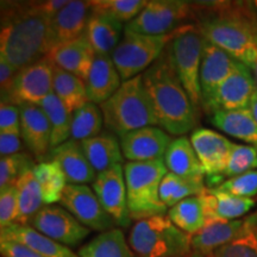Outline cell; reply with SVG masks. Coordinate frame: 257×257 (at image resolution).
I'll list each match as a JSON object with an SVG mask.
<instances>
[{"mask_svg": "<svg viewBox=\"0 0 257 257\" xmlns=\"http://www.w3.org/2000/svg\"><path fill=\"white\" fill-rule=\"evenodd\" d=\"M32 172L40 184L44 204L54 205L60 202L68 182L59 163L55 161L41 162L34 167Z\"/></svg>", "mask_w": 257, "mask_h": 257, "instance_id": "obj_35", "label": "cell"}, {"mask_svg": "<svg viewBox=\"0 0 257 257\" xmlns=\"http://www.w3.org/2000/svg\"><path fill=\"white\" fill-rule=\"evenodd\" d=\"M168 218L189 236L198 233L207 224V214L201 194L178 202L168 210Z\"/></svg>", "mask_w": 257, "mask_h": 257, "instance_id": "obj_31", "label": "cell"}, {"mask_svg": "<svg viewBox=\"0 0 257 257\" xmlns=\"http://www.w3.org/2000/svg\"><path fill=\"white\" fill-rule=\"evenodd\" d=\"M100 110L105 127L117 137L138 128L159 125L142 74L121 83L119 89L100 105Z\"/></svg>", "mask_w": 257, "mask_h": 257, "instance_id": "obj_4", "label": "cell"}, {"mask_svg": "<svg viewBox=\"0 0 257 257\" xmlns=\"http://www.w3.org/2000/svg\"><path fill=\"white\" fill-rule=\"evenodd\" d=\"M78 255L79 257H135L124 232L115 227L95 236L79 250Z\"/></svg>", "mask_w": 257, "mask_h": 257, "instance_id": "obj_33", "label": "cell"}, {"mask_svg": "<svg viewBox=\"0 0 257 257\" xmlns=\"http://www.w3.org/2000/svg\"><path fill=\"white\" fill-rule=\"evenodd\" d=\"M148 4L147 0H92V12L105 15L120 23H130Z\"/></svg>", "mask_w": 257, "mask_h": 257, "instance_id": "obj_39", "label": "cell"}, {"mask_svg": "<svg viewBox=\"0 0 257 257\" xmlns=\"http://www.w3.org/2000/svg\"><path fill=\"white\" fill-rule=\"evenodd\" d=\"M53 63V62H51ZM53 91L70 113L89 101L86 82L53 63Z\"/></svg>", "mask_w": 257, "mask_h": 257, "instance_id": "obj_30", "label": "cell"}, {"mask_svg": "<svg viewBox=\"0 0 257 257\" xmlns=\"http://www.w3.org/2000/svg\"><path fill=\"white\" fill-rule=\"evenodd\" d=\"M123 23L105 15L91 12L85 36L95 54L112 55L123 37Z\"/></svg>", "mask_w": 257, "mask_h": 257, "instance_id": "obj_26", "label": "cell"}, {"mask_svg": "<svg viewBox=\"0 0 257 257\" xmlns=\"http://www.w3.org/2000/svg\"><path fill=\"white\" fill-rule=\"evenodd\" d=\"M60 202L62 207L89 230L104 232L114 229V220L104 210L94 191L87 185L68 184Z\"/></svg>", "mask_w": 257, "mask_h": 257, "instance_id": "obj_12", "label": "cell"}, {"mask_svg": "<svg viewBox=\"0 0 257 257\" xmlns=\"http://www.w3.org/2000/svg\"><path fill=\"white\" fill-rule=\"evenodd\" d=\"M47 159L59 163L68 184H93L98 174L83 153L81 143L78 141L68 140L61 146L54 148Z\"/></svg>", "mask_w": 257, "mask_h": 257, "instance_id": "obj_20", "label": "cell"}, {"mask_svg": "<svg viewBox=\"0 0 257 257\" xmlns=\"http://www.w3.org/2000/svg\"><path fill=\"white\" fill-rule=\"evenodd\" d=\"M249 219H250V221H251V224L253 225V226H255V229L257 231V212L255 214H252V216H250Z\"/></svg>", "mask_w": 257, "mask_h": 257, "instance_id": "obj_51", "label": "cell"}, {"mask_svg": "<svg viewBox=\"0 0 257 257\" xmlns=\"http://www.w3.org/2000/svg\"><path fill=\"white\" fill-rule=\"evenodd\" d=\"M18 72L19 70L12 66L8 60L0 56V88H2V101H4L9 96Z\"/></svg>", "mask_w": 257, "mask_h": 257, "instance_id": "obj_45", "label": "cell"}, {"mask_svg": "<svg viewBox=\"0 0 257 257\" xmlns=\"http://www.w3.org/2000/svg\"><path fill=\"white\" fill-rule=\"evenodd\" d=\"M206 208L207 223L210 221H230L245 216L255 207L252 198H239L225 192L206 188L201 194Z\"/></svg>", "mask_w": 257, "mask_h": 257, "instance_id": "obj_25", "label": "cell"}, {"mask_svg": "<svg viewBox=\"0 0 257 257\" xmlns=\"http://www.w3.org/2000/svg\"><path fill=\"white\" fill-rule=\"evenodd\" d=\"M189 257H204V256L199 255V253H197V252H192V255L189 256Z\"/></svg>", "mask_w": 257, "mask_h": 257, "instance_id": "obj_52", "label": "cell"}, {"mask_svg": "<svg viewBox=\"0 0 257 257\" xmlns=\"http://www.w3.org/2000/svg\"><path fill=\"white\" fill-rule=\"evenodd\" d=\"M208 257H257L256 229L251 225L236 239L221 246Z\"/></svg>", "mask_w": 257, "mask_h": 257, "instance_id": "obj_41", "label": "cell"}, {"mask_svg": "<svg viewBox=\"0 0 257 257\" xmlns=\"http://www.w3.org/2000/svg\"><path fill=\"white\" fill-rule=\"evenodd\" d=\"M21 111V137L35 159L48 157L51 147V127L41 106L19 105Z\"/></svg>", "mask_w": 257, "mask_h": 257, "instance_id": "obj_19", "label": "cell"}, {"mask_svg": "<svg viewBox=\"0 0 257 257\" xmlns=\"http://www.w3.org/2000/svg\"><path fill=\"white\" fill-rule=\"evenodd\" d=\"M121 83L123 80L111 55L95 54L94 63L86 81L89 101L101 105L119 89Z\"/></svg>", "mask_w": 257, "mask_h": 257, "instance_id": "obj_23", "label": "cell"}, {"mask_svg": "<svg viewBox=\"0 0 257 257\" xmlns=\"http://www.w3.org/2000/svg\"><path fill=\"white\" fill-rule=\"evenodd\" d=\"M168 173L163 159L149 162H126L124 165L127 207L131 219L141 220L166 216L168 207L160 197V187Z\"/></svg>", "mask_w": 257, "mask_h": 257, "instance_id": "obj_5", "label": "cell"}, {"mask_svg": "<svg viewBox=\"0 0 257 257\" xmlns=\"http://www.w3.org/2000/svg\"><path fill=\"white\" fill-rule=\"evenodd\" d=\"M192 21L191 2L181 0H150L146 8L125 29L137 34L163 36L178 30Z\"/></svg>", "mask_w": 257, "mask_h": 257, "instance_id": "obj_9", "label": "cell"}, {"mask_svg": "<svg viewBox=\"0 0 257 257\" xmlns=\"http://www.w3.org/2000/svg\"><path fill=\"white\" fill-rule=\"evenodd\" d=\"M92 12L91 2L72 0L51 18L48 31V54L54 48L81 37Z\"/></svg>", "mask_w": 257, "mask_h": 257, "instance_id": "obj_17", "label": "cell"}, {"mask_svg": "<svg viewBox=\"0 0 257 257\" xmlns=\"http://www.w3.org/2000/svg\"><path fill=\"white\" fill-rule=\"evenodd\" d=\"M192 21L205 40L251 68L257 60V18L236 2H191Z\"/></svg>", "mask_w": 257, "mask_h": 257, "instance_id": "obj_1", "label": "cell"}, {"mask_svg": "<svg viewBox=\"0 0 257 257\" xmlns=\"http://www.w3.org/2000/svg\"><path fill=\"white\" fill-rule=\"evenodd\" d=\"M257 170V147L244 146V144H234L231 153L229 163L226 169L220 176L208 179V188L217 187L218 182L224 178H233V176L244 174L246 172Z\"/></svg>", "mask_w": 257, "mask_h": 257, "instance_id": "obj_38", "label": "cell"}, {"mask_svg": "<svg viewBox=\"0 0 257 257\" xmlns=\"http://www.w3.org/2000/svg\"><path fill=\"white\" fill-rule=\"evenodd\" d=\"M206 188L204 176L186 178L168 172L161 182L160 197L167 207H173L185 199L202 194Z\"/></svg>", "mask_w": 257, "mask_h": 257, "instance_id": "obj_32", "label": "cell"}, {"mask_svg": "<svg viewBox=\"0 0 257 257\" xmlns=\"http://www.w3.org/2000/svg\"><path fill=\"white\" fill-rule=\"evenodd\" d=\"M0 251L3 257H43L28 246L14 240H0Z\"/></svg>", "mask_w": 257, "mask_h": 257, "instance_id": "obj_46", "label": "cell"}, {"mask_svg": "<svg viewBox=\"0 0 257 257\" xmlns=\"http://www.w3.org/2000/svg\"><path fill=\"white\" fill-rule=\"evenodd\" d=\"M67 4H68V2H66V0H48V2H41L42 10L50 18L55 17Z\"/></svg>", "mask_w": 257, "mask_h": 257, "instance_id": "obj_48", "label": "cell"}, {"mask_svg": "<svg viewBox=\"0 0 257 257\" xmlns=\"http://www.w3.org/2000/svg\"><path fill=\"white\" fill-rule=\"evenodd\" d=\"M212 189L229 193L239 198L255 197L257 195V170H251L225 180Z\"/></svg>", "mask_w": 257, "mask_h": 257, "instance_id": "obj_42", "label": "cell"}, {"mask_svg": "<svg viewBox=\"0 0 257 257\" xmlns=\"http://www.w3.org/2000/svg\"><path fill=\"white\" fill-rule=\"evenodd\" d=\"M104 117L98 105L88 101L73 113L70 140L83 142L101 134Z\"/></svg>", "mask_w": 257, "mask_h": 257, "instance_id": "obj_37", "label": "cell"}, {"mask_svg": "<svg viewBox=\"0 0 257 257\" xmlns=\"http://www.w3.org/2000/svg\"><path fill=\"white\" fill-rule=\"evenodd\" d=\"M167 169L173 174L193 178L205 176L204 169L199 161L191 141L185 136L175 138L170 142L163 157Z\"/></svg>", "mask_w": 257, "mask_h": 257, "instance_id": "obj_29", "label": "cell"}, {"mask_svg": "<svg viewBox=\"0 0 257 257\" xmlns=\"http://www.w3.org/2000/svg\"><path fill=\"white\" fill-rule=\"evenodd\" d=\"M142 79L161 128L180 137L194 128L198 113L180 81L168 47L142 74Z\"/></svg>", "mask_w": 257, "mask_h": 257, "instance_id": "obj_3", "label": "cell"}, {"mask_svg": "<svg viewBox=\"0 0 257 257\" xmlns=\"http://www.w3.org/2000/svg\"><path fill=\"white\" fill-rule=\"evenodd\" d=\"M191 238L168 216H154L135 223L128 245L138 257H189Z\"/></svg>", "mask_w": 257, "mask_h": 257, "instance_id": "obj_6", "label": "cell"}, {"mask_svg": "<svg viewBox=\"0 0 257 257\" xmlns=\"http://www.w3.org/2000/svg\"><path fill=\"white\" fill-rule=\"evenodd\" d=\"M256 93V82L251 69L245 64L239 63L238 68L218 88L211 113L213 114L217 111L249 108L250 102Z\"/></svg>", "mask_w": 257, "mask_h": 257, "instance_id": "obj_18", "label": "cell"}, {"mask_svg": "<svg viewBox=\"0 0 257 257\" xmlns=\"http://www.w3.org/2000/svg\"><path fill=\"white\" fill-rule=\"evenodd\" d=\"M16 187L18 189V217L16 223L30 225L37 212L46 206L40 184L35 178L32 169L27 170L18 179Z\"/></svg>", "mask_w": 257, "mask_h": 257, "instance_id": "obj_34", "label": "cell"}, {"mask_svg": "<svg viewBox=\"0 0 257 257\" xmlns=\"http://www.w3.org/2000/svg\"><path fill=\"white\" fill-rule=\"evenodd\" d=\"M54 64L87 81L94 63L95 51L85 35L76 40L60 44L47 55Z\"/></svg>", "mask_w": 257, "mask_h": 257, "instance_id": "obj_21", "label": "cell"}, {"mask_svg": "<svg viewBox=\"0 0 257 257\" xmlns=\"http://www.w3.org/2000/svg\"><path fill=\"white\" fill-rule=\"evenodd\" d=\"M34 160L27 154L5 156L0 159V189L15 186L27 170L34 169Z\"/></svg>", "mask_w": 257, "mask_h": 257, "instance_id": "obj_40", "label": "cell"}, {"mask_svg": "<svg viewBox=\"0 0 257 257\" xmlns=\"http://www.w3.org/2000/svg\"><path fill=\"white\" fill-rule=\"evenodd\" d=\"M211 123L229 136L257 147V124L250 108L217 111L212 114Z\"/></svg>", "mask_w": 257, "mask_h": 257, "instance_id": "obj_28", "label": "cell"}, {"mask_svg": "<svg viewBox=\"0 0 257 257\" xmlns=\"http://www.w3.org/2000/svg\"><path fill=\"white\" fill-rule=\"evenodd\" d=\"M30 226L64 246H75L88 236L91 230L64 207L46 205L32 218Z\"/></svg>", "mask_w": 257, "mask_h": 257, "instance_id": "obj_11", "label": "cell"}, {"mask_svg": "<svg viewBox=\"0 0 257 257\" xmlns=\"http://www.w3.org/2000/svg\"><path fill=\"white\" fill-rule=\"evenodd\" d=\"M0 240H14L28 246L43 257H79L68 246L55 242L30 225L11 224L0 231Z\"/></svg>", "mask_w": 257, "mask_h": 257, "instance_id": "obj_24", "label": "cell"}, {"mask_svg": "<svg viewBox=\"0 0 257 257\" xmlns=\"http://www.w3.org/2000/svg\"><path fill=\"white\" fill-rule=\"evenodd\" d=\"M0 134L21 135V111L19 106L2 102L0 106Z\"/></svg>", "mask_w": 257, "mask_h": 257, "instance_id": "obj_44", "label": "cell"}, {"mask_svg": "<svg viewBox=\"0 0 257 257\" xmlns=\"http://www.w3.org/2000/svg\"><path fill=\"white\" fill-rule=\"evenodd\" d=\"M175 34L176 30L163 36H150L124 29L123 37L111 55L123 82L146 72L162 55Z\"/></svg>", "mask_w": 257, "mask_h": 257, "instance_id": "obj_8", "label": "cell"}, {"mask_svg": "<svg viewBox=\"0 0 257 257\" xmlns=\"http://www.w3.org/2000/svg\"><path fill=\"white\" fill-rule=\"evenodd\" d=\"M251 226L248 218L230 221H210L191 238L192 251L208 257L216 250L240 236Z\"/></svg>", "mask_w": 257, "mask_h": 257, "instance_id": "obj_22", "label": "cell"}, {"mask_svg": "<svg viewBox=\"0 0 257 257\" xmlns=\"http://www.w3.org/2000/svg\"><path fill=\"white\" fill-rule=\"evenodd\" d=\"M22 137L17 134H0V154L2 157L21 154Z\"/></svg>", "mask_w": 257, "mask_h": 257, "instance_id": "obj_47", "label": "cell"}, {"mask_svg": "<svg viewBox=\"0 0 257 257\" xmlns=\"http://www.w3.org/2000/svg\"><path fill=\"white\" fill-rule=\"evenodd\" d=\"M189 141L200 161L205 175L207 178H217L223 174L234 143L210 128H197L192 133Z\"/></svg>", "mask_w": 257, "mask_h": 257, "instance_id": "obj_15", "label": "cell"}, {"mask_svg": "<svg viewBox=\"0 0 257 257\" xmlns=\"http://www.w3.org/2000/svg\"><path fill=\"white\" fill-rule=\"evenodd\" d=\"M238 61L210 42H205L200 67L201 105L206 112H212L214 96L220 85L238 68Z\"/></svg>", "mask_w": 257, "mask_h": 257, "instance_id": "obj_14", "label": "cell"}, {"mask_svg": "<svg viewBox=\"0 0 257 257\" xmlns=\"http://www.w3.org/2000/svg\"><path fill=\"white\" fill-rule=\"evenodd\" d=\"M41 107L46 113L51 127V149L70 140L73 113H70L63 102L54 93H51L42 102Z\"/></svg>", "mask_w": 257, "mask_h": 257, "instance_id": "obj_36", "label": "cell"}, {"mask_svg": "<svg viewBox=\"0 0 257 257\" xmlns=\"http://www.w3.org/2000/svg\"><path fill=\"white\" fill-rule=\"evenodd\" d=\"M53 91V63L48 57L21 69L16 76L6 104L41 106Z\"/></svg>", "mask_w": 257, "mask_h": 257, "instance_id": "obj_10", "label": "cell"}, {"mask_svg": "<svg viewBox=\"0 0 257 257\" xmlns=\"http://www.w3.org/2000/svg\"><path fill=\"white\" fill-rule=\"evenodd\" d=\"M18 217V189L10 186L0 189V227L10 226L17 221Z\"/></svg>", "mask_w": 257, "mask_h": 257, "instance_id": "obj_43", "label": "cell"}, {"mask_svg": "<svg viewBox=\"0 0 257 257\" xmlns=\"http://www.w3.org/2000/svg\"><path fill=\"white\" fill-rule=\"evenodd\" d=\"M252 70V75H253V79H255V82H256V88H257V60L253 62V64L251 66V68H250Z\"/></svg>", "mask_w": 257, "mask_h": 257, "instance_id": "obj_50", "label": "cell"}, {"mask_svg": "<svg viewBox=\"0 0 257 257\" xmlns=\"http://www.w3.org/2000/svg\"><path fill=\"white\" fill-rule=\"evenodd\" d=\"M50 21L41 2H3L0 56L18 70L43 60Z\"/></svg>", "mask_w": 257, "mask_h": 257, "instance_id": "obj_2", "label": "cell"}, {"mask_svg": "<svg viewBox=\"0 0 257 257\" xmlns=\"http://www.w3.org/2000/svg\"><path fill=\"white\" fill-rule=\"evenodd\" d=\"M92 189L100 201L104 210L110 214L115 225L127 227L131 224V216L127 207L126 184L124 166L115 165L98 173Z\"/></svg>", "mask_w": 257, "mask_h": 257, "instance_id": "obj_13", "label": "cell"}, {"mask_svg": "<svg viewBox=\"0 0 257 257\" xmlns=\"http://www.w3.org/2000/svg\"><path fill=\"white\" fill-rule=\"evenodd\" d=\"M119 142L127 162H149L163 159L172 141L163 128L147 126L123 135Z\"/></svg>", "mask_w": 257, "mask_h": 257, "instance_id": "obj_16", "label": "cell"}, {"mask_svg": "<svg viewBox=\"0 0 257 257\" xmlns=\"http://www.w3.org/2000/svg\"><path fill=\"white\" fill-rule=\"evenodd\" d=\"M249 108H250V111H251V113L253 115V118H255L256 124H257V93L253 95L252 100H251V102H250Z\"/></svg>", "mask_w": 257, "mask_h": 257, "instance_id": "obj_49", "label": "cell"}, {"mask_svg": "<svg viewBox=\"0 0 257 257\" xmlns=\"http://www.w3.org/2000/svg\"><path fill=\"white\" fill-rule=\"evenodd\" d=\"M80 143L86 157L96 173H101L115 165L123 163L124 156L121 153L120 142L117 136L110 131Z\"/></svg>", "mask_w": 257, "mask_h": 257, "instance_id": "obj_27", "label": "cell"}, {"mask_svg": "<svg viewBox=\"0 0 257 257\" xmlns=\"http://www.w3.org/2000/svg\"><path fill=\"white\" fill-rule=\"evenodd\" d=\"M205 40L200 30L194 24H186L176 30L174 38L168 44V49L178 73L180 81L187 92L197 113L201 107L200 67Z\"/></svg>", "mask_w": 257, "mask_h": 257, "instance_id": "obj_7", "label": "cell"}]
</instances>
